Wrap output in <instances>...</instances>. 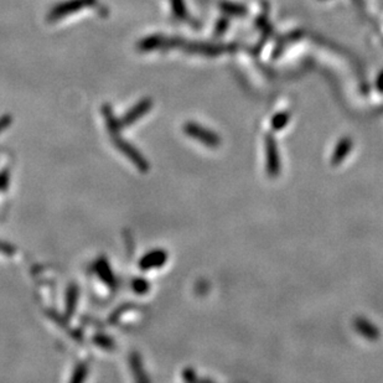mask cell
<instances>
[{
    "mask_svg": "<svg viewBox=\"0 0 383 383\" xmlns=\"http://www.w3.org/2000/svg\"><path fill=\"white\" fill-rule=\"evenodd\" d=\"M265 149V170L269 177H278L282 171V159L277 139L272 134H267L264 138Z\"/></svg>",
    "mask_w": 383,
    "mask_h": 383,
    "instance_id": "6da1fadb",
    "label": "cell"
},
{
    "mask_svg": "<svg viewBox=\"0 0 383 383\" xmlns=\"http://www.w3.org/2000/svg\"><path fill=\"white\" fill-rule=\"evenodd\" d=\"M93 342L96 343L97 346H99V348H102L104 350H112V349H114V346H116L114 340H113L110 336H108V335H104V334H97L96 336L93 337Z\"/></svg>",
    "mask_w": 383,
    "mask_h": 383,
    "instance_id": "7c38bea8",
    "label": "cell"
},
{
    "mask_svg": "<svg viewBox=\"0 0 383 383\" xmlns=\"http://www.w3.org/2000/svg\"><path fill=\"white\" fill-rule=\"evenodd\" d=\"M132 288L135 293L139 294V295H143V294L148 293L149 289H150V283L144 278H137L133 280Z\"/></svg>",
    "mask_w": 383,
    "mask_h": 383,
    "instance_id": "4fadbf2b",
    "label": "cell"
},
{
    "mask_svg": "<svg viewBox=\"0 0 383 383\" xmlns=\"http://www.w3.org/2000/svg\"><path fill=\"white\" fill-rule=\"evenodd\" d=\"M184 132L186 135L200 141V143L209 146V148H218L221 144V138L217 133L212 132L211 129H207V128L202 127L201 124L195 123V122L186 123L184 126Z\"/></svg>",
    "mask_w": 383,
    "mask_h": 383,
    "instance_id": "7a4b0ae2",
    "label": "cell"
},
{
    "mask_svg": "<svg viewBox=\"0 0 383 383\" xmlns=\"http://www.w3.org/2000/svg\"><path fill=\"white\" fill-rule=\"evenodd\" d=\"M182 378L187 382L199 381L198 374H196V372L194 371L193 368H186V370H184V372H182Z\"/></svg>",
    "mask_w": 383,
    "mask_h": 383,
    "instance_id": "e0dca14e",
    "label": "cell"
},
{
    "mask_svg": "<svg viewBox=\"0 0 383 383\" xmlns=\"http://www.w3.org/2000/svg\"><path fill=\"white\" fill-rule=\"evenodd\" d=\"M377 88H378V91L383 92V73L378 77V80H377Z\"/></svg>",
    "mask_w": 383,
    "mask_h": 383,
    "instance_id": "d6986e66",
    "label": "cell"
},
{
    "mask_svg": "<svg viewBox=\"0 0 383 383\" xmlns=\"http://www.w3.org/2000/svg\"><path fill=\"white\" fill-rule=\"evenodd\" d=\"M169 255L164 249H152L144 254L139 260V268L141 271H150V269L162 268L168 260Z\"/></svg>",
    "mask_w": 383,
    "mask_h": 383,
    "instance_id": "277c9868",
    "label": "cell"
},
{
    "mask_svg": "<svg viewBox=\"0 0 383 383\" xmlns=\"http://www.w3.org/2000/svg\"><path fill=\"white\" fill-rule=\"evenodd\" d=\"M77 302H79V288L74 284H72L67 288V293H66L65 314L67 318H71L74 312H76Z\"/></svg>",
    "mask_w": 383,
    "mask_h": 383,
    "instance_id": "30bf717a",
    "label": "cell"
},
{
    "mask_svg": "<svg viewBox=\"0 0 383 383\" xmlns=\"http://www.w3.org/2000/svg\"><path fill=\"white\" fill-rule=\"evenodd\" d=\"M130 362H132V370L134 372L135 376H137V378L140 379V381H146V377L144 376L143 367H141V361L139 355H133L132 359H130Z\"/></svg>",
    "mask_w": 383,
    "mask_h": 383,
    "instance_id": "5bb4252c",
    "label": "cell"
},
{
    "mask_svg": "<svg viewBox=\"0 0 383 383\" xmlns=\"http://www.w3.org/2000/svg\"><path fill=\"white\" fill-rule=\"evenodd\" d=\"M290 121V113L289 112H280L278 114H276L272 119V129L278 132L282 130L283 128L287 126Z\"/></svg>",
    "mask_w": 383,
    "mask_h": 383,
    "instance_id": "8fae6325",
    "label": "cell"
},
{
    "mask_svg": "<svg viewBox=\"0 0 383 383\" xmlns=\"http://www.w3.org/2000/svg\"><path fill=\"white\" fill-rule=\"evenodd\" d=\"M352 324H354V329L359 332L361 336L367 338V340L376 341L381 337V331H379L378 327L373 323H371L368 319L359 316V318L354 319Z\"/></svg>",
    "mask_w": 383,
    "mask_h": 383,
    "instance_id": "5b68a950",
    "label": "cell"
},
{
    "mask_svg": "<svg viewBox=\"0 0 383 383\" xmlns=\"http://www.w3.org/2000/svg\"><path fill=\"white\" fill-rule=\"evenodd\" d=\"M87 374H88V366L86 365V363H80V365H77V367L74 368L73 373H72L71 382L85 381Z\"/></svg>",
    "mask_w": 383,
    "mask_h": 383,
    "instance_id": "9a60e30c",
    "label": "cell"
},
{
    "mask_svg": "<svg viewBox=\"0 0 383 383\" xmlns=\"http://www.w3.org/2000/svg\"><path fill=\"white\" fill-rule=\"evenodd\" d=\"M92 0H71V2L65 3V4L61 5L60 8L52 10L51 16L52 18H61V16L66 15V14H70L72 12H76V10L82 9V8L87 7L91 4Z\"/></svg>",
    "mask_w": 383,
    "mask_h": 383,
    "instance_id": "9c48e42d",
    "label": "cell"
},
{
    "mask_svg": "<svg viewBox=\"0 0 383 383\" xmlns=\"http://www.w3.org/2000/svg\"><path fill=\"white\" fill-rule=\"evenodd\" d=\"M10 182V174L9 171L4 170L0 173V191H4L7 190L8 185H9Z\"/></svg>",
    "mask_w": 383,
    "mask_h": 383,
    "instance_id": "2e32d148",
    "label": "cell"
},
{
    "mask_svg": "<svg viewBox=\"0 0 383 383\" xmlns=\"http://www.w3.org/2000/svg\"><path fill=\"white\" fill-rule=\"evenodd\" d=\"M10 124V117H4V118L0 119V132L5 129Z\"/></svg>",
    "mask_w": 383,
    "mask_h": 383,
    "instance_id": "ac0fdd59",
    "label": "cell"
},
{
    "mask_svg": "<svg viewBox=\"0 0 383 383\" xmlns=\"http://www.w3.org/2000/svg\"><path fill=\"white\" fill-rule=\"evenodd\" d=\"M94 269H96L97 276L101 278L102 282H104L109 287H114L117 283L114 273H113L112 268H110L109 262L104 257L97 259L96 264H94Z\"/></svg>",
    "mask_w": 383,
    "mask_h": 383,
    "instance_id": "ba28073f",
    "label": "cell"
},
{
    "mask_svg": "<svg viewBox=\"0 0 383 383\" xmlns=\"http://www.w3.org/2000/svg\"><path fill=\"white\" fill-rule=\"evenodd\" d=\"M114 144L117 148L119 149L124 155L130 160L140 171H148L149 170V163L145 158L141 155V152L137 148L132 145L128 141L121 139V138H116Z\"/></svg>",
    "mask_w": 383,
    "mask_h": 383,
    "instance_id": "3957f363",
    "label": "cell"
},
{
    "mask_svg": "<svg viewBox=\"0 0 383 383\" xmlns=\"http://www.w3.org/2000/svg\"><path fill=\"white\" fill-rule=\"evenodd\" d=\"M151 101L150 99H143V101L139 102L138 104H135L129 112L127 113L123 118L121 119V126L122 127H128L132 126L133 123H135L137 121L143 117L145 113H148L151 108Z\"/></svg>",
    "mask_w": 383,
    "mask_h": 383,
    "instance_id": "8992f818",
    "label": "cell"
},
{
    "mask_svg": "<svg viewBox=\"0 0 383 383\" xmlns=\"http://www.w3.org/2000/svg\"><path fill=\"white\" fill-rule=\"evenodd\" d=\"M352 146H354V141L350 137H343L338 140V143L335 146L334 151L331 155V165L337 166L340 165L346 158L349 157V154L352 150Z\"/></svg>",
    "mask_w": 383,
    "mask_h": 383,
    "instance_id": "52a82bcc",
    "label": "cell"
}]
</instances>
